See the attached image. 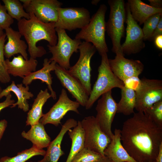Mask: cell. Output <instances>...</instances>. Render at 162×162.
Listing matches in <instances>:
<instances>
[{"instance_id": "obj_1", "label": "cell", "mask_w": 162, "mask_h": 162, "mask_svg": "<svg viewBox=\"0 0 162 162\" xmlns=\"http://www.w3.org/2000/svg\"><path fill=\"white\" fill-rule=\"evenodd\" d=\"M133 114L124 122L121 130L122 145L138 162L155 160L162 144V127L143 112Z\"/></svg>"}, {"instance_id": "obj_2", "label": "cell", "mask_w": 162, "mask_h": 162, "mask_svg": "<svg viewBox=\"0 0 162 162\" xmlns=\"http://www.w3.org/2000/svg\"><path fill=\"white\" fill-rule=\"evenodd\" d=\"M29 13V19L22 18L18 22V28L28 44L30 58L36 59L46 53L44 47L37 46V43L44 40L49 43V45L54 46L57 42L58 37L55 22H44L38 19L33 13Z\"/></svg>"}, {"instance_id": "obj_3", "label": "cell", "mask_w": 162, "mask_h": 162, "mask_svg": "<svg viewBox=\"0 0 162 162\" xmlns=\"http://www.w3.org/2000/svg\"><path fill=\"white\" fill-rule=\"evenodd\" d=\"M107 8L105 4H101L91 18L89 23L75 37L76 39L84 40L86 42L92 43L101 56L109 51L105 38V16Z\"/></svg>"}, {"instance_id": "obj_4", "label": "cell", "mask_w": 162, "mask_h": 162, "mask_svg": "<svg viewBox=\"0 0 162 162\" xmlns=\"http://www.w3.org/2000/svg\"><path fill=\"white\" fill-rule=\"evenodd\" d=\"M108 2L110 11L106 31L112 41V50L116 55L124 56L121 51V41L124 35L126 20L125 4L123 0H109Z\"/></svg>"}, {"instance_id": "obj_5", "label": "cell", "mask_w": 162, "mask_h": 162, "mask_svg": "<svg viewBox=\"0 0 162 162\" xmlns=\"http://www.w3.org/2000/svg\"><path fill=\"white\" fill-rule=\"evenodd\" d=\"M101 56V63L98 68V78L85 106L86 110L90 109L97 99L104 93L115 88L122 89L124 86V83L111 70L107 53Z\"/></svg>"}, {"instance_id": "obj_6", "label": "cell", "mask_w": 162, "mask_h": 162, "mask_svg": "<svg viewBox=\"0 0 162 162\" xmlns=\"http://www.w3.org/2000/svg\"><path fill=\"white\" fill-rule=\"evenodd\" d=\"M56 30L58 37L56 44L54 46L47 45L52 55L49 59L68 70L70 67V58L74 53L78 52L82 42L81 40L71 39L65 30L56 28Z\"/></svg>"}, {"instance_id": "obj_7", "label": "cell", "mask_w": 162, "mask_h": 162, "mask_svg": "<svg viewBox=\"0 0 162 162\" xmlns=\"http://www.w3.org/2000/svg\"><path fill=\"white\" fill-rule=\"evenodd\" d=\"M79 50L80 56L78 60L68 71L80 81L89 96L92 90L91 60L97 50L92 44L84 41L80 45Z\"/></svg>"}, {"instance_id": "obj_8", "label": "cell", "mask_w": 162, "mask_h": 162, "mask_svg": "<svg viewBox=\"0 0 162 162\" xmlns=\"http://www.w3.org/2000/svg\"><path fill=\"white\" fill-rule=\"evenodd\" d=\"M135 108L137 112H144L154 103L162 100V81L142 78L135 90Z\"/></svg>"}, {"instance_id": "obj_9", "label": "cell", "mask_w": 162, "mask_h": 162, "mask_svg": "<svg viewBox=\"0 0 162 162\" xmlns=\"http://www.w3.org/2000/svg\"><path fill=\"white\" fill-rule=\"evenodd\" d=\"M81 123L85 133L84 147L104 156V151L111 140L102 130L95 117H86Z\"/></svg>"}, {"instance_id": "obj_10", "label": "cell", "mask_w": 162, "mask_h": 162, "mask_svg": "<svg viewBox=\"0 0 162 162\" xmlns=\"http://www.w3.org/2000/svg\"><path fill=\"white\" fill-rule=\"evenodd\" d=\"M58 18L55 28L71 31L82 29L89 22V11L83 8H60L58 9Z\"/></svg>"}, {"instance_id": "obj_11", "label": "cell", "mask_w": 162, "mask_h": 162, "mask_svg": "<svg viewBox=\"0 0 162 162\" xmlns=\"http://www.w3.org/2000/svg\"><path fill=\"white\" fill-rule=\"evenodd\" d=\"M126 10V37L121 44L123 55L136 54L140 52L145 46L142 30L138 23L133 18L128 3L125 5Z\"/></svg>"}, {"instance_id": "obj_12", "label": "cell", "mask_w": 162, "mask_h": 162, "mask_svg": "<svg viewBox=\"0 0 162 162\" xmlns=\"http://www.w3.org/2000/svg\"><path fill=\"white\" fill-rule=\"evenodd\" d=\"M98 100L96 107L95 118L100 128L111 139L114 134L112 124L117 110V103L113 99L111 90L102 94Z\"/></svg>"}, {"instance_id": "obj_13", "label": "cell", "mask_w": 162, "mask_h": 162, "mask_svg": "<svg viewBox=\"0 0 162 162\" xmlns=\"http://www.w3.org/2000/svg\"><path fill=\"white\" fill-rule=\"evenodd\" d=\"M26 12L33 13L39 20L45 23L56 22L58 9L62 3L57 0H20Z\"/></svg>"}, {"instance_id": "obj_14", "label": "cell", "mask_w": 162, "mask_h": 162, "mask_svg": "<svg viewBox=\"0 0 162 162\" xmlns=\"http://www.w3.org/2000/svg\"><path fill=\"white\" fill-rule=\"evenodd\" d=\"M80 104L77 101L70 100L68 97L66 91L62 88L57 101L50 110L40 119L39 122L45 125L50 124L58 126L61 121L69 111L79 114L78 108Z\"/></svg>"}, {"instance_id": "obj_15", "label": "cell", "mask_w": 162, "mask_h": 162, "mask_svg": "<svg viewBox=\"0 0 162 162\" xmlns=\"http://www.w3.org/2000/svg\"><path fill=\"white\" fill-rule=\"evenodd\" d=\"M110 68L114 74L124 83L133 77H139L144 66L139 60L126 58L123 55H116L114 58L108 59Z\"/></svg>"}, {"instance_id": "obj_16", "label": "cell", "mask_w": 162, "mask_h": 162, "mask_svg": "<svg viewBox=\"0 0 162 162\" xmlns=\"http://www.w3.org/2000/svg\"><path fill=\"white\" fill-rule=\"evenodd\" d=\"M54 71L62 86L67 90L80 105L85 106L89 96L80 81L70 74L68 70L57 64Z\"/></svg>"}, {"instance_id": "obj_17", "label": "cell", "mask_w": 162, "mask_h": 162, "mask_svg": "<svg viewBox=\"0 0 162 162\" xmlns=\"http://www.w3.org/2000/svg\"><path fill=\"white\" fill-rule=\"evenodd\" d=\"M77 123L78 122L74 119H68L62 125L58 135L47 147L43 159L38 162H58L60 158L64 154L61 148L64 135L70 129L76 127Z\"/></svg>"}, {"instance_id": "obj_18", "label": "cell", "mask_w": 162, "mask_h": 162, "mask_svg": "<svg viewBox=\"0 0 162 162\" xmlns=\"http://www.w3.org/2000/svg\"><path fill=\"white\" fill-rule=\"evenodd\" d=\"M104 156L114 162H138L131 157L123 146L121 130L116 128L110 143L105 149Z\"/></svg>"}, {"instance_id": "obj_19", "label": "cell", "mask_w": 162, "mask_h": 162, "mask_svg": "<svg viewBox=\"0 0 162 162\" xmlns=\"http://www.w3.org/2000/svg\"><path fill=\"white\" fill-rule=\"evenodd\" d=\"M8 41L4 47V56L9 59L14 55L20 53L25 60L28 59L26 52L27 45L21 39L22 35L19 31L9 27L5 29Z\"/></svg>"}, {"instance_id": "obj_20", "label": "cell", "mask_w": 162, "mask_h": 162, "mask_svg": "<svg viewBox=\"0 0 162 162\" xmlns=\"http://www.w3.org/2000/svg\"><path fill=\"white\" fill-rule=\"evenodd\" d=\"M8 73L14 76L22 78L32 72L36 71L38 61L36 59L30 58L25 60L21 55L14 57L12 61L5 60Z\"/></svg>"}, {"instance_id": "obj_21", "label": "cell", "mask_w": 162, "mask_h": 162, "mask_svg": "<svg viewBox=\"0 0 162 162\" xmlns=\"http://www.w3.org/2000/svg\"><path fill=\"white\" fill-rule=\"evenodd\" d=\"M56 63L54 61H51L47 58L44 60L43 67L40 69L30 73L25 77L22 80V84L26 86L31 84L34 80H40L42 83H45L50 92L51 97L54 100L56 98V92L52 88V77L50 72L54 71Z\"/></svg>"}, {"instance_id": "obj_22", "label": "cell", "mask_w": 162, "mask_h": 162, "mask_svg": "<svg viewBox=\"0 0 162 162\" xmlns=\"http://www.w3.org/2000/svg\"><path fill=\"white\" fill-rule=\"evenodd\" d=\"M28 86H23L22 84H15L13 81L10 85L3 89L0 93V99L3 97H6L10 92H13L16 96L17 101L14 103L10 107L14 108L18 106L19 108L26 112L29 109V105L27 100L32 98L33 94L29 91Z\"/></svg>"}, {"instance_id": "obj_23", "label": "cell", "mask_w": 162, "mask_h": 162, "mask_svg": "<svg viewBox=\"0 0 162 162\" xmlns=\"http://www.w3.org/2000/svg\"><path fill=\"white\" fill-rule=\"evenodd\" d=\"M22 136L30 141L33 145L39 149L47 147L51 142V138L47 134L44 125L40 122L31 125L27 132L23 131Z\"/></svg>"}, {"instance_id": "obj_24", "label": "cell", "mask_w": 162, "mask_h": 162, "mask_svg": "<svg viewBox=\"0 0 162 162\" xmlns=\"http://www.w3.org/2000/svg\"><path fill=\"white\" fill-rule=\"evenodd\" d=\"M127 3L133 18L140 25L152 15L162 13V8H155L140 0H128Z\"/></svg>"}, {"instance_id": "obj_25", "label": "cell", "mask_w": 162, "mask_h": 162, "mask_svg": "<svg viewBox=\"0 0 162 162\" xmlns=\"http://www.w3.org/2000/svg\"><path fill=\"white\" fill-rule=\"evenodd\" d=\"M51 97L47 88L40 91L34 99L31 109L27 113L26 125L31 126L39 122L44 115L42 112L43 106Z\"/></svg>"}, {"instance_id": "obj_26", "label": "cell", "mask_w": 162, "mask_h": 162, "mask_svg": "<svg viewBox=\"0 0 162 162\" xmlns=\"http://www.w3.org/2000/svg\"><path fill=\"white\" fill-rule=\"evenodd\" d=\"M68 134L71 141V146L65 162H71L74 156L84 147L85 133L81 121L73 130L70 129Z\"/></svg>"}, {"instance_id": "obj_27", "label": "cell", "mask_w": 162, "mask_h": 162, "mask_svg": "<svg viewBox=\"0 0 162 162\" xmlns=\"http://www.w3.org/2000/svg\"><path fill=\"white\" fill-rule=\"evenodd\" d=\"M121 89V97L117 103V113L129 116L134 113L136 101L134 90L124 86Z\"/></svg>"}, {"instance_id": "obj_28", "label": "cell", "mask_w": 162, "mask_h": 162, "mask_svg": "<svg viewBox=\"0 0 162 162\" xmlns=\"http://www.w3.org/2000/svg\"><path fill=\"white\" fill-rule=\"evenodd\" d=\"M46 151L39 149L32 145L31 148L17 153L12 157L5 156L0 159V162H25L32 158L36 156H44Z\"/></svg>"}, {"instance_id": "obj_29", "label": "cell", "mask_w": 162, "mask_h": 162, "mask_svg": "<svg viewBox=\"0 0 162 162\" xmlns=\"http://www.w3.org/2000/svg\"><path fill=\"white\" fill-rule=\"evenodd\" d=\"M7 11L13 18L18 22L22 18L28 20L30 18L29 13L24 10L23 5L18 0H2Z\"/></svg>"}, {"instance_id": "obj_30", "label": "cell", "mask_w": 162, "mask_h": 162, "mask_svg": "<svg viewBox=\"0 0 162 162\" xmlns=\"http://www.w3.org/2000/svg\"><path fill=\"white\" fill-rule=\"evenodd\" d=\"M161 17L162 13L156 14L149 17L144 22L142 30L144 41L150 40Z\"/></svg>"}, {"instance_id": "obj_31", "label": "cell", "mask_w": 162, "mask_h": 162, "mask_svg": "<svg viewBox=\"0 0 162 162\" xmlns=\"http://www.w3.org/2000/svg\"><path fill=\"white\" fill-rule=\"evenodd\" d=\"M102 156L100 154L84 147L74 157L71 162H96Z\"/></svg>"}, {"instance_id": "obj_32", "label": "cell", "mask_w": 162, "mask_h": 162, "mask_svg": "<svg viewBox=\"0 0 162 162\" xmlns=\"http://www.w3.org/2000/svg\"><path fill=\"white\" fill-rule=\"evenodd\" d=\"M6 35L4 34L0 38V83H7L11 80L7 70L4 59V47L6 41Z\"/></svg>"}, {"instance_id": "obj_33", "label": "cell", "mask_w": 162, "mask_h": 162, "mask_svg": "<svg viewBox=\"0 0 162 162\" xmlns=\"http://www.w3.org/2000/svg\"><path fill=\"white\" fill-rule=\"evenodd\" d=\"M144 113L148 115L156 124L162 127V100L154 104Z\"/></svg>"}, {"instance_id": "obj_34", "label": "cell", "mask_w": 162, "mask_h": 162, "mask_svg": "<svg viewBox=\"0 0 162 162\" xmlns=\"http://www.w3.org/2000/svg\"><path fill=\"white\" fill-rule=\"evenodd\" d=\"M14 20L8 14L4 5L0 2V27L3 30L10 27L13 23Z\"/></svg>"}, {"instance_id": "obj_35", "label": "cell", "mask_w": 162, "mask_h": 162, "mask_svg": "<svg viewBox=\"0 0 162 162\" xmlns=\"http://www.w3.org/2000/svg\"><path fill=\"white\" fill-rule=\"evenodd\" d=\"M6 97L5 100L4 101L0 103V112L4 109L12 106L15 103L14 100L11 99L12 95L10 93Z\"/></svg>"}, {"instance_id": "obj_36", "label": "cell", "mask_w": 162, "mask_h": 162, "mask_svg": "<svg viewBox=\"0 0 162 162\" xmlns=\"http://www.w3.org/2000/svg\"><path fill=\"white\" fill-rule=\"evenodd\" d=\"M162 35V17L160 20L159 23L154 31L149 40H154L157 36Z\"/></svg>"}, {"instance_id": "obj_37", "label": "cell", "mask_w": 162, "mask_h": 162, "mask_svg": "<svg viewBox=\"0 0 162 162\" xmlns=\"http://www.w3.org/2000/svg\"><path fill=\"white\" fill-rule=\"evenodd\" d=\"M8 125L6 120L4 119L0 121V141H1Z\"/></svg>"}, {"instance_id": "obj_38", "label": "cell", "mask_w": 162, "mask_h": 162, "mask_svg": "<svg viewBox=\"0 0 162 162\" xmlns=\"http://www.w3.org/2000/svg\"><path fill=\"white\" fill-rule=\"evenodd\" d=\"M150 5L155 8H162V0H148Z\"/></svg>"}, {"instance_id": "obj_39", "label": "cell", "mask_w": 162, "mask_h": 162, "mask_svg": "<svg viewBox=\"0 0 162 162\" xmlns=\"http://www.w3.org/2000/svg\"><path fill=\"white\" fill-rule=\"evenodd\" d=\"M156 46L158 49H162V35L156 37L154 40Z\"/></svg>"}, {"instance_id": "obj_40", "label": "cell", "mask_w": 162, "mask_h": 162, "mask_svg": "<svg viewBox=\"0 0 162 162\" xmlns=\"http://www.w3.org/2000/svg\"><path fill=\"white\" fill-rule=\"evenodd\" d=\"M155 162H162V144L160 146L159 152L155 158Z\"/></svg>"}, {"instance_id": "obj_41", "label": "cell", "mask_w": 162, "mask_h": 162, "mask_svg": "<svg viewBox=\"0 0 162 162\" xmlns=\"http://www.w3.org/2000/svg\"><path fill=\"white\" fill-rule=\"evenodd\" d=\"M96 162H112V161L105 156L102 157Z\"/></svg>"}, {"instance_id": "obj_42", "label": "cell", "mask_w": 162, "mask_h": 162, "mask_svg": "<svg viewBox=\"0 0 162 162\" xmlns=\"http://www.w3.org/2000/svg\"><path fill=\"white\" fill-rule=\"evenodd\" d=\"M100 1L99 0H94L92 1V4L97 5Z\"/></svg>"}, {"instance_id": "obj_43", "label": "cell", "mask_w": 162, "mask_h": 162, "mask_svg": "<svg viewBox=\"0 0 162 162\" xmlns=\"http://www.w3.org/2000/svg\"><path fill=\"white\" fill-rule=\"evenodd\" d=\"M5 33H4L3 29L0 27V38L2 37Z\"/></svg>"}, {"instance_id": "obj_44", "label": "cell", "mask_w": 162, "mask_h": 162, "mask_svg": "<svg viewBox=\"0 0 162 162\" xmlns=\"http://www.w3.org/2000/svg\"><path fill=\"white\" fill-rule=\"evenodd\" d=\"M2 88H1V87L0 86V93L2 91Z\"/></svg>"}, {"instance_id": "obj_45", "label": "cell", "mask_w": 162, "mask_h": 162, "mask_svg": "<svg viewBox=\"0 0 162 162\" xmlns=\"http://www.w3.org/2000/svg\"><path fill=\"white\" fill-rule=\"evenodd\" d=\"M31 162H32V161H31Z\"/></svg>"}, {"instance_id": "obj_46", "label": "cell", "mask_w": 162, "mask_h": 162, "mask_svg": "<svg viewBox=\"0 0 162 162\" xmlns=\"http://www.w3.org/2000/svg\"></svg>"}, {"instance_id": "obj_47", "label": "cell", "mask_w": 162, "mask_h": 162, "mask_svg": "<svg viewBox=\"0 0 162 162\" xmlns=\"http://www.w3.org/2000/svg\"><path fill=\"white\" fill-rule=\"evenodd\" d=\"M112 162H113V161H112Z\"/></svg>"}, {"instance_id": "obj_48", "label": "cell", "mask_w": 162, "mask_h": 162, "mask_svg": "<svg viewBox=\"0 0 162 162\" xmlns=\"http://www.w3.org/2000/svg\"></svg>"}]
</instances>
